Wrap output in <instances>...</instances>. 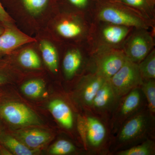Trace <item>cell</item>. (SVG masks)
Returning <instances> with one entry per match:
<instances>
[{"instance_id": "1", "label": "cell", "mask_w": 155, "mask_h": 155, "mask_svg": "<svg viewBox=\"0 0 155 155\" xmlns=\"http://www.w3.org/2000/svg\"><path fill=\"white\" fill-rule=\"evenodd\" d=\"M155 116L147 106L125 121L113 136L109 153H115L139 144L148 139H155Z\"/></svg>"}, {"instance_id": "2", "label": "cell", "mask_w": 155, "mask_h": 155, "mask_svg": "<svg viewBox=\"0 0 155 155\" xmlns=\"http://www.w3.org/2000/svg\"><path fill=\"white\" fill-rule=\"evenodd\" d=\"M77 118V129L87 154L109 153L112 135L109 122L89 110Z\"/></svg>"}, {"instance_id": "3", "label": "cell", "mask_w": 155, "mask_h": 155, "mask_svg": "<svg viewBox=\"0 0 155 155\" xmlns=\"http://www.w3.org/2000/svg\"><path fill=\"white\" fill-rule=\"evenodd\" d=\"M98 18L103 22L127 27L146 29L145 21L135 13L126 9L123 4L111 0H99Z\"/></svg>"}, {"instance_id": "4", "label": "cell", "mask_w": 155, "mask_h": 155, "mask_svg": "<svg viewBox=\"0 0 155 155\" xmlns=\"http://www.w3.org/2000/svg\"><path fill=\"white\" fill-rule=\"evenodd\" d=\"M147 106L146 100L140 87L120 98L109 120L112 137L126 120Z\"/></svg>"}, {"instance_id": "5", "label": "cell", "mask_w": 155, "mask_h": 155, "mask_svg": "<svg viewBox=\"0 0 155 155\" xmlns=\"http://www.w3.org/2000/svg\"><path fill=\"white\" fill-rule=\"evenodd\" d=\"M109 80L119 100L134 89L140 87L143 83L138 64L127 58L122 67Z\"/></svg>"}, {"instance_id": "6", "label": "cell", "mask_w": 155, "mask_h": 155, "mask_svg": "<svg viewBox=\"0 0 155 155\" xmlns=\"http://www.w3.org/2000/svg\"><path fill=\"white\" fill-rule=\"evenodd\" d=\"M0 119L17 126L41 124L38 117L27 106L21 103L5 101H0Z\"/></svg>"}, {"instance_id": "7", "label": "cell", "mask_w": 155, "mask_h": 155, "mask_svg": "<svg viewBox=\"0 0 155 155\" xmlns=\"http://www.w3.org/2000/svg\"><path fill=\"white\" fill-rule=\"evenodd\" d=\"M109 80H106L97 92L88 110L107 121L118 101Z\"/></svg>"}, {"instance_id": "8", "label": "cell", "mask_w": 155, "mask_h": 155, "mask_svg": "<svg viewBox=\"0 0 155 155\" xmlns=\"http://www.w3.org/2000/svg\"><path fill=\"white\" fill-rule=\"evenodd\" d=\"M153 47L152 37L147 31L141 30L130 37L123 51L127 59L138 64L150 52Z\"/></svg>"}, {"instance_id": "9", "label": "cell", "mask_w": 155, "mask_h": 155, "mask_svg": "<svg viewBox=\"0 0 155 155\" xmlns=\"http://www.w3.org/2000/svg\"><path fill=\"white\" fill-rule=\"evenodd\" d=\"M127 60L123 51L111 50L98 58L95 72L108 80L118 72Z\"/></svg>"}, {"instance_id": "10", "label": "cell", "mask_w": 155, "mask_h": 155, "mask_svg": "<svg viewBox=\"0 0 155 155\" xmlns=\"http://www.w3.org/2000/svg\"><path fill=\"white\" fill-rule=\"evenodd\" d=\"M106 80L95 72L83 77L78 86L76 96L84 110L89 109L97 92Z\"/></svg>"}, {"instance_id": "11", "label": "cell", "mask_w": 155, "mask_h": 155, "mask_svg": "<svg viewBox=\"0 0 155 155\" xmlns=\"http://www.w3.org/2000/svg\"><path fill=\"white\" fill-rule=\"evenodd\" d=\"M4 25L5 30L0 35V54H7L22 45L35 41L14 28L11 24Z\"/></svg>"}, {"instance_id": "12", "label": "cell", "mask_w": 155, "mask_h": 155, "mask_svg": "<svg viewBox=\"0 0 155 155\" xmlns=\"http://www.w3.org/2000/svg\"><path fill=\"white\" fill-rule=\"evenodd\" d=\"M48 107L53 117L64 128L72 130L75 123L74 115L67 103L60 99H55L50 102Z\"/></svg>"}, {"instance_id": "13", "label": "cell", "mask_w": 155, "mask_h": 155, "mask_svg": "<svg viewBox=\"0 0 155 155\" xmlns=\"http://www.w3.org/2000/svg\"><path fill=\"white\" fill-rule=\"evenodd\" d=\"M16 138L31 149H38L51 140L52 136L48 132L36 129L17 130Z\"/></svg>"}, {"instance_id": "14", "label": "cell", "mask_w": 155, "mask_h": 155, "mask_svg": "<svg viewBox=\"0 0 155 155\" xmlns=\"http://www.w3.org/2000/svg\"><path fill=\"white\" fill-rule=\"evenodd\" d=\"M83 63L82 54L79 50L68 51L64 56L63 62L64 74L68 79L72 78L77 73Z\"/></svg>"}, {"instance_id": "15", "label": "cell", "mask_w": 155, "mask_h": 155, "mask_svg": "<svg viewBox=\"0 0 155 155\" xmlns=\"http://www.w3.org/2000/svg\"><path fill=\"white\" fill-rule=\"evenodd\" d=\"M103 28L101 36L108 44L115 45L122 42L127 36L129 27L110 24Z\"/></svg>"}, {"instance_id": "16", "label": "cell", "mask_w": 155, "mask_h": 155, "mask_svg": "<svg viewBox=\"0 0 155 155\" xmlns=\"http://www.w3.org/2000/svg\"><path fill=\"white\" fill-rule=\"evenodd\" d=\"M0 143L15 155H32L35 153V150L28 147L17 138L3 132L0 134Z\"/></svg>"}, {"instance_id": "17", "label": "cell", "mask_w": 155, "mask_h": 155, "mask_svg": "<svg viewBox=\"0 0 155 155\" xmlns=\"http://www.w3.org/2000/svg\"><path fill=\"white\" fill-rule=\"evenodd\" d=\"M40 48L45 64L51 71L54 73L58 69V56L57 50L50 42L43 40L40 43Z\"/></svg>"}, {"instance_id": "18", "label": "cell", "mask_w": 155, "mask_h": 155, "mask_svg": "<svg viewBox=\"0 0 155 155\" xmlns=\"http://www.w3.org/2000/svg\"><path fill=\"white\" fill-rule=\"evenodd\" d=\"M57 31L59 35L67 38H73L80 36L83 32V26L80 23L72 20H65L57 25Z\"/></svg>"}, {"instance_id": "19", "label": "cell", "mask_w": 155, "mask_h": 155, "mask_svg": "<svg viewBox=\"0 0 155 155\" xmlns=\"http://www.w3.org/2000/svg\"><path fill=\"white\" fill-rule=\"evenodd\" d=\"M115 155H155V139H150L127 148L115 153Z\"/></svg>"}, {"instance_id": "20", "label": "cell", "mask_w": 155, "mask_h": 155, "mask_svg": "<svg viewBox=\"0 0 155 155\" xmlns=\"http://www.w3.org/2000/svg\"><path fill=\"white\" fill-rule=\"evenodd\" d=\"M143 81L155 79V51L153 50L138 64Z\"/></svg>"}, {"instance_id": "21", "label": "cell", "mask_w": 155, "mask_h": 155, "mask_svg": "<svg viewBox=\"0 0 155 155\" xmlns=\"http://www.w3.org/2000/svg\"><path fill=\"white\" fill-rule=\"evenodd\" d=\"M150 113L155 116V79L143 81L140 87Z\"/></svg>"}, {"instance_id": "22", "label": "cell", "mask_w": 155, "mask_h": 155, "mask_svg": "<svg viewBox=\"0 0 155 155\" xmlns=\"http://www.w3.org/2000/svg\"><path fill=\"white\" fill-rule=\"evenodd\" d=\"M19 61L23 67L29 69H38L41 65L38 56L34 50L31 49L22 51L19 55Z\"/></svg>"}, {"instance_id": "23", "label": "cell", "mask_w": 155, "mask_h": 155, "mask_svg": "<svg viewBox=\"0 0 155 155\" xmlns=\"http://www.w3.org/2000/svg\"><path fill=\"white\" fill-rule=\"evenodd\" d=\"M45 89L44 82L40 79L28 81L24 83L21 90L24 94L31 98H37L42 94Z\"/></svg>"}, {"instance_id": "24", "label": "cell", "mask_w": 155, "mask_h": 155, "mask_svg": "<svg viewBox=\"0 0 155 155\" xmlns=\"http://www.w3.org/2000/svg\"><path fill=\"white\" fill-rule=\"evenodd\" d=\"M76 147L72 142L65 139L56 141L50 148L49 153L54 155H66L75 153Z\"/></svg>"}, {"instance_id": "25", "label": "cell", "mask_w": 155, "mask_h": 155, "mask_svg": "<svg viewBox=\"0 0 155 155\" xmlns=\"http://www.w3.org/2000/svg\"><path fill=\"white\" fill-rule=\"evenodd\" d=\"M146 13L153 8L155 0H111Z\"/></svg>"}, {"instance_id": "26", "label": "cell", "mask_w": 155, "mask_h": 155, "mask_svg": "<svg viewBox=\"0 0 155 155\" xmlns=\"http://www.w3.org/2000/svg\"><path fill=\"white\" fill-rule=\"evenodd\" d=\"M27 11L32 15L41 13L45 8L48 0H22Z\"/></svg>"}, {"instance_id": "27", "label": "cell", "mask_w": 155, "mask_h": 155, "mask_svg": "<svg viewBox=\"0 0 155 155\" xmlns=\"http://www.w3.org/2000/svg\"><path fill=\"white\" fill-rule=\"evenodd\" d=\"M0 22L4 25L11 24L12 19L0 2Z\"/></svg>"}, {"instance_id": "28", "label": "cell", "mask_w": 155, "mask_h": 155, "mask_svg": "<svg viewBox=\"0 0 155 155\" xmlns=\"http://www.w3.org/2000/svg\"><path fill=\"white\" fill-rule=\"evenodd\" d=\"M2 62H0V86L6 84L9 81L8 75L5 72V69Z\"/></svg>"}, {"instance_id": "29", "label": "cell", "mask_w": 155, "mask_h": 155, "mask_svg": "<svg viewBox=\"0 0 155 155\" xmlns=\"http://www.w3.org/2000/svg\"><path fill=\"white\" fill-rule=\"evenodd\" d=\"M72 5L78 8L83 9L88 6L90 0H68Z\"/></svg>"}, {"instance_id": "30", "label": "cell", "mask_w": 155, "mask_h": 155, "mask_svg": "<svg viewBox=\"0 0 155 155\" xmlns=\"http://www.w3.org/2000/svg\"><path fill=\"white\" fill-rule=\"evenodd\" d=\"M2 22H0V35L2 34L3 32H4V30H5V27L3 24H2Z\"/></svg>"}, {"instance_id": "31", "label": "cell", "mask_w": 155, "mask_h": 155, "mask_svg": "<svg viewBox=\"0 0 155 155\" xmlns=\"http://www.w3.org/2000/svg\"><path fill=\"white\" fill-rule=\"evenodd\" d=\"M2 132V122H1V119H0V134Z\"/></svg>"}]
</instances>
